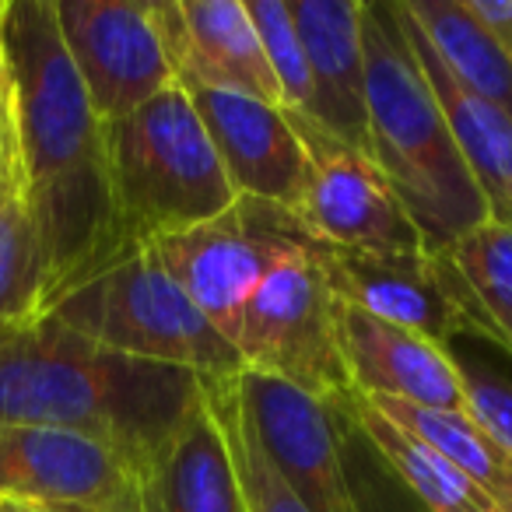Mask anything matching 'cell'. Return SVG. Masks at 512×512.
<instances>
[{
  "label": "cell",
  "instance_id": "6",
  "mask_svg": "<svg viewBox=\"0 0 512 512\" xmlns=\"http://www.w3.org/2000/svg\"><path fill=\"white\" fill-rule=\"evenodd\" d=\"M341 309L313 239L292 221L285 249L242 313L232 348L246 372L285 379L341 407L355 393L341 351Z\"/></svg>",
  "mask_w": 512,
  "mask_h": 512
},
{
  "label": "cell",
  "instance_id": "23",
  "mask_svg": "<svg viewBox=\"0 0 512 512\" xmlns=\"http://www.w3.org/2000/svg\"><path fill=\"white\" fill-rule=\"evenodd\" d=\"M214 397H218L221 418L228 428V442H232V456L235 467H239V481L246 491V509L249 512H309L292 491L285 488L274 467L267 463L264 449L256 442L253 428L246 421V411L239 404V393H235V379L232 383H214Z\"/></svg>",
  "mask_w": 512,
  "mask_h": 512
},
{
  "label": "cell",
  "instance_id": "8",
  "mask_svg": "<svg viewBox=\"0 0 512 512\" xmlns=\"http://www.w3.org/2000/svg\"><path fill=\"white\" fill-rule=\"evenodd\" d=\"M288 120L309 151L306 190L288 214L309 239L365 253H425L414 221L365 151L323 134L306 113Z\"/></svg>",
  "mask_w": 512,
  "mask_h": 512
},
{
  "label": "cell",
  "instance_id": "10",
  "mask_svg": "<svg viewBox=\"0 0 512 512\" xmlns=\"http://www.w3.org/2000/svg\"><path fill=\"white\" fill-rule=\"evenodd\" d=\"M0 498L43 512H144V477L88 435L0 425Z\"/></svg>",
  "mask_w": 512,
  "mask_h": 512
},
{
  "label": "cell",
  "instance_id": "12",
  "mask_svg": "<svg viewBox=\"0 0 512 512\" xmlns=\"http://www.w3.org/2000/svg\"><path fill=\"white\" fill-rule=\"evenodd\" d=\"M158 36L179 88H211L281 106L246 0H151Z\"/></svg>",
  "mask_w": 512,
  "mask_h": 512
},
{
  "label": "cell",
  "instance_id": "4",
  "mask_svg": "<svg viewBox=\"0 0 512 512\" xmlns=\"http://www.w3.org/2000/svg\"><path fill=\"white\" fill-rule=\"evenodd\" d=\"M109 183L127 256L165 235L207 225L239 204L211 137L179 85L106 123Z\"/></svg>",
  "mask_w": 512,
  "mask_h": 512
},
{
  "label": "cell",
  "instance_id": "20",
  "mask_svg": "<svg viewBox=\"0 0 512 512\" xmlns=\"http://www.w3.org/2000/svg\"><path fill=\"white\" fill-rule=\"evenodd\" d=\"M337 411L376 449L379 460L400 477V484L418 498L425 512H495V502L460 467H453L442 453L393 425L369 397L351 393Z\"/></svg>",
  "mask_w": 512,
  "mask_h": 512
},
{
  "label": "cell",
  "instance_id": "28",
  "mask_svg": "<svg viewBox=\"0 0 512 512\" xmlns=\"http://www.w3.org/2000/svg\"><path fill=\"white\" fill-rule=\"evenodd\" d=\"M0 512H43V509L25 505V502H11V498H0Z\"/></svg>",
  "mask_w": 512,
  "mask_h": 512
},
{
  "label": "cell",
  "instance_id": "2",
  "mask_svg": "<svg viewBox=\"0 0 512 512\" xmlns=\"http://www.w3.org/2000/svg\"><path fill=\"white\" fill-rule=\"evenodd\" d=\"M204 383L190 369L102 348L53 316L0 327V425L88 435L127 456L141 477Z\"/></svg>",
  "mask_w": 512,
  "mask_h": 512
},
{
  "label": "cell",
  "instance_id": "15",
  "mask_svg": "<svg viewBox=\"0 0 512 512\" xmlns=\"http://www.w3.org/2000/svg\"><path fill=\"white\" fill-rule=\"evenodd\" d=\"M341 351L351 390L372 400L467 411L456 355L414 330L393 327L355 306L341 309Z\"/></svg>",
  "mask_w": 512,
  "mask_h": 512
},
{
  "label": "cell",
  "instance_id": "27",
  "mask_svg": "<svg viewBox=\"0 0 512 512\" xmlns=\"http://www.w3.org/2000/svg\"><path fill=\"white\" fill-rule=\"evenodd\" d=\"M11 123V74H8V57H4V39H0V134Z\"/></svg>",
  "mask_w": 512,
  "mask_h": 512
},
{
  "label": "cell",
  "instance_id": "13",
  "mask_svg": "<svg viewBox=\"0 0 512 512\" xmlns=\"http://www.w3.org/2000/svg\"><path fill=\"white\" fill-rule=\"evenodd\" d=\"M242 200L292 211L309 179V151L285 109L211 88H183Z\"/></svg>",
  "mask_w": 512,
  "mask_h": 512
},
{
  "label": "cell",
  "instance_id": "11",
  "mask_svg": "<svg viewBox=\"0 0 512 512\" xmlns=\"http://www.w3.org/2000/svg\"><path fill=\"white\" fill-rule=\"evenodd\" d=\"M64 46L102 123L130 113L176 85L151 0H53Z\"/></svg>",
  "mask_w": 512,
  "mask_h": 512
},
{
  "label": "cell",
  "instance_id": "22",
  "mask_svg": "<svg viewBox=\"0 0 512 512\" xmlns=\"http://www.w3.org/2000/svg\"><path fill=\"white\" fill-rule=\"evenodd\" d=\"M39 309V242L29 207L15 113L0 134V327L36 320Z\"/></svg>",
  "mask_w": 512,
  "mask_h": 512
},
{
  "label": "cell",
  "instance_id": "14",
  "mask_svg": "<svg viewBox=\"0 0 512 512\" xmlns=\"http://www.w3.org/2000/svg\"><path fill=\"white\" fill-rule=\"evenodd\" d=\"M313 249L344 306L414 330L442 348L453 337L467 334L432 253H365L323 246L316 239Z\"/></svg>",
  "mask_w": 512,
  "mask_h": 512
},
{
  "label": "cell",
  "instance_id": "9",
  "mask_svg": "<svg viewBox=\"0 0 512 512\" xmlns=\"http://www.w3.org/2000/svg\"><path fill=\"white\" fill-rule=\"evenodd\" d=\"M235 393L274 474L309 512H362L344 467V414L320 397L242 369Z\"/></svg>",
  "mask_w": 512,
  "mask_h": 512
},
{
  "label": "cell",
  "instance_id": "30",
  "mask_svg": "<svg viewBox=\"0 0 512 512\" xmlns=\"http://www.w3.org/2000/svg\"><path fill=\"white\" fill-rule=\"evenodd\" d=\"M495 512H512V509H498V505H495Z\"/></svg>",
  "mask_w": 512,
  "mask_h": 512
},
{
  "label": "cell",
  "instance_id": "19",
  "mask_svg": "<svg viewBox=\"0 0 512 512\" xmlns=\"http://www.w3.org/2000/svg\"><path fill=\"white\" fill-rule=\"evenodd\" d=\"M432 256L467 334L512 355V225L484 221Z\"/></svg>",
  "mask_w": 512,
  "mask_h": 512
},
{
  "label": "cell",
  "instance_id": "26",
  "mask_svg": "<svg viewBox=\"0 0 512 512\" xmlns=\"http://www.w3.org/2000/svg\"><path fill=\"white\" fill-rule=\"evenodd\" d=\"M467 8L498 43V50L512 60V0H467Z\"/></svg>",
  "mask_w": 512,
  "mask_h": 512
},
{
  "label": "cell",
  "instance_id": "5",
  "mask_svg": "<svg viewBox=\"0 0 512 512\" xmlns=\"http://www.w3.org/2000/svg\"><path fill=\"white\" fill-rule=\"evenodd\" d=\"M46 316L109 351L190 369L214 383H232L242 372L235 348L165 274L151 246L116 260Z\"/></svg>",
  "mask_w": 512,
  "mask_h": 512
},
{
  "label": "cell",
  "instance_id": "29",
  "mask_svg": "<svg viewBox=\"0 0 512 512\" xmlns=\"http://www.w3.org/2000/svg\"><path fill=\"white\" fill-rule=\"evenodd\" d=\"M4 11H8V0H0V29H4Z\"/></svg>",
  "mask_w": 512,
  "mask_h": 512
},
{
  "label": "cell",
  "instance_id": "3",
  "mask_svg": "<svg viewBox=\"0 0 512 512\" xmlns=\"http://www.w3.org/2000/svg\"><path fill=\"white\" fill-rule=\"evenodd\" d=\"M369 158L414 221L425 253H442L488 221L446 116L418 64L397 0H362Z\"/></svg>",
  "mask_w": 512,
  "mask_h": 512
},
{
  "label": "cell",
  "instance_id": "17",
  "mask_svg": "<svg viewBox=\"0 0 512 512\" xmlns=\"http://www.w3.org/2000/svg\"><path fill=\"white\" fill-rule=\"evenodd\" d=\"M144 512H249L214 379L144 474Z\"/></svg>",
  "mask_w": 512,
  "mask_h": 512
},
{
  "label": "cell",
  "instance_id": "25",
  "mask_svg": "<svg viewBox=\"0 0 512 512\" xmlns=\"http://www.w3.org/2000/svg\"><path fill=\"white\" fill-rule=\"evenodd\" d=\"M463 376V397H467V414L505 449L512 453V379L456 355Z\"/></svg>",
  "mask_w": 512,
  "mask_h": 512
},
{
  "label": "cell",
  "instance_id": "7",
  "mask_svg": "<svg viewBox=\"0 0 512 512\" xmlns=\"http://www.w3.org/2000/svg\"><path fill=\"white\" fill-rule=\"evenodd\" d=\"M288 225V211L239 197L228 214L155 239L151 249L200 316L232 344L256 285L285 249Z\"/></svg>",
  "mask_w": 512,
  "mask_h": 512
},
{
  "label": "cell",
  "instance_id": "16",
  "mask_svg": "<svg viewBox=\"0 0 512 512\" xmlns=\"http://www.w3.org/2000/svg\"><path fill=\"white\" fill-rule=\"evenodd\" d=\"M288 15L313 78L306 116L334 141L369 155L362 0H292Z\"/></svg>",
  "mask_w": 512,
  "mask_h": 512
},
{
  "label": "cell",
  "instance_id": "18",
  "mask_svg": "<svg viewBox=\"0 0 512 512\" xmlns=\"http://www.w3.org/2000/svg\"><path fill=\"white\" fill-rule=\"evenodd\" d=\"M400 18H404V29L411 36L414 53H418L421 71H425L428 85H432L435 99L442 106L456 151H460L463 165H467L484 204H488V221L512 225V116L498 109L495 102L463 88L442 67V60L435 57V50L418 32V25L407 18L404 8H400Z\"/></svg>",
  "mask_w": 512,
  "mask_h": 512
},
{
  "label": "cell",
  "instance_id": "21",
  "mask_svg": "<svg viewBox=\"0 0 512 512\" xmlns=\"http://www.w3.org/2000/svg\"><path fill=\"white\" fill-rule=\"evenodd\" d=\"M400 8L463 88L512 116V60L470 15L467 0H400Z\"/></svg>",
  "mask_w": 512,
  "mask_h": 512
},
{
  "label": "cell",
  "instance_id": "1",
  "mask_svg": "<svg viewBox=\"0 0 512 512\" xmlns=\"http://www.w3.org/2000/svg\"><path fill=\"white\" fill-rule=\"evenodd\" d=\"M0 39L39 242V320L127 249L109 183L106 123L71 64L57 4L8 0Z\"/></svg>",
  "mask_w": 512,
  "mask_h": 512
},
{
  "label": "cell",
  "instance_id": "24",
  "mask_svg": "<svg viewBox=\"0 0 512 512\" xmlns=\"http://www.w3.org/2000/svg\"><path fill=\"white\" fill-rule=\"evenodd\" d=\"M246 11L281 88V106L288 113H306L313 102V78H309V60L288 15V4L285 0H246Z\"/></svg>",
  "mask_w": 512,
  "mask_h": 512
}]
</instances>
